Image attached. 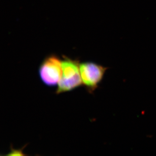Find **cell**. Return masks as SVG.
I'll return each instance as SVG.
<instances>
[{
    "label": "cell",
    "mask_w": 156,
    "mask_h": 156,
    "mask_svg": "<svg viewBox=\"0 0 156 156\" xmlns=\"http://www.w3.org/2000/svg\"><path fill=\"white\" fill-rule=\"evenodd\" d=\"M62 74L57 85V94L72 91L83 85L79 62L66 58L62 61Z\"/></svg>",
    "instance_id": "cell-1"
},
{
    "label": "cell",
    "mask_w": 156,
    "mask_h": 156,
    "mask_svg": "<svg viewBox=\"0 0 156 156\" xmlns=\"http://www.w3.org/2000/svg\"><path fill=\"white\" fill-rule=\"evenodd\" d=\"M108 69V67L91 62L80 64L83 85L89 93H93L98 88Z\"/></svg>",
    "instance_id": "cell-2"
},
{
    "label": "cell",
    "mask_w": 156,
    "mask_h": 156,
    "mask_svg": "<svg viewBox=\"0 0 156 156\" xmlns=\"http://www.w3.org/2000/svg\"><path fill=\"white\" fill-rule=\"evenodd\" d=\"M39 73L43 83L48 87L58 85L62 74V61L57 56H48L40 66Z\"/></svg>",
    "instance_id": "cell-3"
},
{
    "label": "cell",
    "mask_w": 156,
    "mask_h": 156,
    "mask_svg": "<svg viewBox=\"0 0 156 156\" xmlns=\"http://www.w3.org/2000/svg\"><path fill=\"white\" fill-rule=\"evenodd\" d=\"M23 147L22 149H13L11 147V151L9 152V154H7V155L11 156H24L25 155V154L23 152Z\"/></svg>",
    "instance_id": "cell-4"
}]
</instances>
